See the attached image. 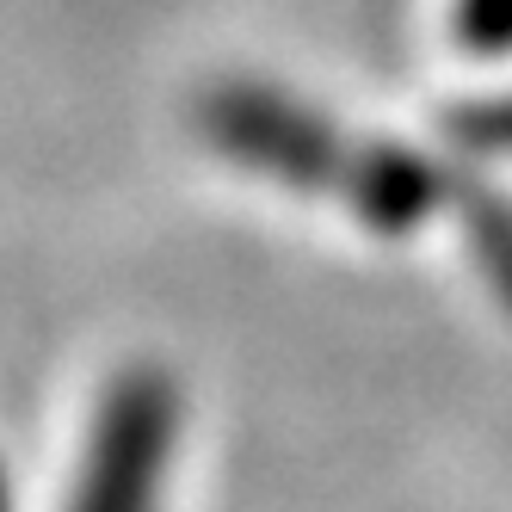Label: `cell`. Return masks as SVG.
<instances>
[{"mask_svg":"<svg viewBox=\"0 0 512 512\" xmlns=\"http://www.w3.org/2000/svg\"><path fill=\"white\" fill-rule=\"evenodd\" d=\"M179 438V395L161 371H130L93 420L75 512H161Z\"/></svg>","mask_w":512,"mask_h":512,"instance_id":"cell-1","label":"cell"},{"mask_svg":"<svg viewBox=\"0 0 512 512\" xmlns=\"http://www.w3.org/2000/svg\"><path fill=\"white\" fill-rule=\"evenodd\" d=\"M463 38L482 50L512 44V0H463Z\"/></svg>","mask_w":512,"mask_h":512,"instance_id":"cell-2","label":"cell"},{"mask_svg":"<svg viewBox=\"0 0 512 512\" xmlns=\"http://www.w3.org/2000/svg\"><path fill=\"white\" fill-rule=\"evenodd\" d=\"M0 512H7V488H0Z\"/></svg>","mask_w":512,"mask_h":512,"instance_id":"cell-3","label":"cell"}]
</instances>
